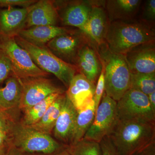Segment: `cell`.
<instances>
[{
  "mask_svg": "<svg viewBox=\"0 0 155 155\" xmlns=\"http://www.w3.org/2000/svg\"><path fill=\"white\" fill-rule=\"evenodd\" d=\"M109 137L119 155H132L155 141V123L118 119Z\"/></svg>",
  "mask_w": 155,
  "mask_h": 155,
  "instance_id": "cell-1",
  "label": "cell"
},
{
  "mask_svg": "<svg viewBox=\"0 0 155 155\" xmlns=\"http://www.w3.org/2000/svg\"><path fill=\"white\" fill-rule=\"evenodd\" d=\"M153 30L142 22L117 21L108 25L105 41L110 52L125 55L139 45L155 41Z\"/></svg>",
  "mask_w": 155,
  "mask_h": 155,
  "instance_id": "cell-2",
  "label": "cell"
},
{
  "mask_svg": "<svg viewBox=\"0 0 155 155\" xmlns=\"http://www.w3.org/2000/svg\"><path fill=\"white\" fill-rule=\"evenodd\" d=\"M11 147L20 153L54 155L66 149L51 135L16 121L11 131Z\"/></svg>",
  "mask_w": 155,
  "mask_h": 155,
  "instance_id": "cell-3",
  "label": "cell"
},
{
  "mask_svg": "<svg viewBox=\"0 0 155 155\" xmlns=\"http://www.w3.org/2000/svg\"><path fill=\"white\" fill-rule=\"evenodd\" d=\"M18 45L26 50L37 66L48 73H51L68 88L78 69L75 65L58 58L48 49L28 42L19 36L15 37Z\"/></svg>",
  "mask_w": 155,
  "mask_h": 155,
  "instance_id": "cell-4",
  "label": "cell"
},
{
  "mask_svg": "<svg viewBox=\"0 0 155 155\" xmlns=\"http://www.w3.org/2000/svg\"><path fill=\"white\" fill-rule=\"evenodd\" d=\"M103 59L105 66V93L116 102L130 88L131 72L124 55L110 52Z\"/></svg>",
  "mask_w": 155,
  "mask_h": 155,
  "instance_id": "cell-5",
  "label": "cell"
},
{
  "mask_svg": "<svg viewBox=\"0 0 155 155\" xmlns=\"http://www.w3.org/2000/svg\"><path fill=\"white\" fill-rule=\"evenodd\" d=\"M0 49L11 62V75L17 78L46 77L48 75L36 66L28 52L17 44L15 37L0 35Z\"/></svg>",
  "mask_w": 155,
  "mask_h": 155,
  "instance_id": "cell-6",
  "label": "cell"
},
{
  "mask_svg": "<svg viewBox=\"0 0 155 155\" xmlns=\"http://www.w3.org/2000/svg\"><path fill=\"white\" fill-rule=\"evenodd\" d=\"M119 120L137 119L155 123L153 111L148 97L141 92L130 88L117 102Z\"/></svg>",
  "mask_w": 155,
  "mask_h": 155,
  "instance_id": "cell-7",
  "label": "cell"
},
{
  "mask_svg": "<svg viewBox=\"0 0 155 155\" xmlns=\"http://www.w3.org/2000/svg\"><path fill=\"white\" fill-rule=\"evenodd\" d=\"M118 121L117 102L104 93L94 120L83 139L100 143L109 136Z\"/></svg>",
  "mask_w": 155,
  "mask_h": 155,
  "instance_id": "cell-8",
  "label": "cell"
},
{
  "mask_svg": "<svg viewBox=\"0 0 155 155\" xmlns=\"http://www.w3.org/2000/svg\"><path fill=\"white\" fill-rule=\"evenodd\" d=\"M20 80L22 94L19 109L23 112L53 94L65 92L46 77L30 78Z\"/></svg>",
  "mask_w": 155,
  "mask_h": 155,
  "instance_id": "cell-9",
  "label": "cell"
},
{
  "mask_svg": "<svg viewBox=\"0 0 155 155\" xmlns=\"http://www.w3.org/2000/svg\"><path fill=\"white\" fill-rule=\"evenodd\" d=\"M87 35L69 32L56 37L47 43L49 50L58 58L69 64L76 65L81 49L88 43Z\"/></svg>",
  "mask_w": 155,
  "mask_h": 155,
  "instance_id": "cell-10",
  "label": "cell"
},
{
  "mask_svg": "<svg viewBox=\"0 0 155 155\" xmlns=\"http://www.w3.org/2000/svg\"><path fill=\"white\" fill-rule=\"evenodd\" d=\"M124 56L131 73L155 72V41L135 47Z\"/></svg>",
  "mask_w": 155,
  "mask_h": 155,
  "instance_id": "cell-11",
  "label": "cell"
},
{
  "mask_svg": "<svg viewBox=\"0 0 155 155\" xmlns=\"http://www.w3.org/2000/svg\"><path fill=\"white\" fill-rule=\"evenodd\" d=\"M77 114V110L66 94L60 115L53 131L55 138L62 144L67 146L71 143Z\"/></svg>",
  "mask_w": 155,
  "mask_h": 155,
  "instance_id": "cell-12",
  "label": "cell"
},
{
  "mask_svg": "<svg viewBox=\"0 0 155 155\" xmlns=\"http://www.w3.org/2000/svg\"><path fill=\"white\" fill-rule=\"evenodd\" d=\"M29 10V7L0 10V35L14 37L18 35L25 28Z\"/></svg>",
  "mask_w": 155,
  "mask_h": 155,
  "instance_id": "cell-13",
  "label": "cell"
},
{
  "mask_svg": "<svg viewBox=\"0 0 155 155\" xmlns=\"http://www.w3.org/2000/svg\"><path fill=\"white\" fill-rule=\"evenodd\" d=\"M96 84L81 73H77L66 92L68 98L78 110L94 98Z\"/></svg>",
  "mask_w": 155,
  "mask_h": 155,
  "instance_id": "cell-14",
  "label": "cell"
},
{
  "mask_svg": "<svg viewBox=\"0 0 155 155\" xmlns=\"http://www.w3.org/2000/svg\"><path fill=\"white\" fill-rule=\"evenodd\" d=\"M58 19V12L52 2L46 0L38 1L29 7L25 27L56 25Z\"/></svg>",
  "mask_w": 155,
  "mask_h": 155,
  "instance_id": "cell-15",
  "label": "cell"
},
{
  "mask_svg": "<svg viewBox=\"0 0 155 155\" xmlns=\"http://www.w3.org/2000/svg\"><path fill=\"white\" fill-rule=\"evenodd\" d=\"M107 19L104 10L97 5L92 8L88 20L80 31L98 45L105 41L108 28Z\"/></svg>",
  "mask_w": 155,
  "mask_h": 155,
  "instance_id": "cell-16",
  "label": "cell"
},
{
  "mask_svg": "<svg viewBox=\"0 0 155 155\" xmlns=\"http://www.w3.org/2000/svg\"><path fill=\"white\" fill-rule=\"evenodd\" d=\"M75 66L80 73L95 84L101 70V64L95 51L88 43L79 51Z\"/></svg>",
  "mask_w": 155,
  "mask_h": 155,
  "instance_id": "cell-17",
  "label": "cell"
},
{
  "mask_svg": "<svg viewBox=\"0 0 155 155\" xmlns=\"http://www.w3.org/2000/svg\"><path fill=\"white\" fill-rule=\"evenodd\" d=\"M69 32L67 28L56 25L38 26L25 28L17 36L38 47H44L56 37Z\"/></svg>",
  "mask_w": 155,
  "mask_h": 155,
  "instance_id": "cell-18",
  "label": "cell"
},
{
  "mask_svg": "<svg viewBox=\"0 0 155 155\" xmlns=\"http://www.w3.org/2000/svg\"><path fill=\"white\" fill-rule=\"evenodd\" d=\"M22 94L20 79L11 75L5 81V85L0 87V107L4 111L19 109Z\"/></svg>",
  "mask_w": 155,
  "mask_h": 155,
  "instance_id": "cell-19",
  "label": "cell"
},
{
  "mask_svg": "<svg viewBox=\"0 0 155 155\" xmlns=\"http://www.w3.org/2000/svg\"><path fill=\"white\" fill-rule=\"evenodd\" d=\"M93 6L90 2H81L70 5L62 16L63 24L77 27L81 30L87 22Z\"/></svg>",
  "mask_w": 155,
  "mask_h": 155,
  "instance_id": "cell-20",
  "label": "cell"
},
{
  "mask_svg": "<svg viewBox=\"0 0 155 155\" xmlns=\"http://www.w3.org/2000/svg\"><path fill=\"white\" fill-rule=\"evenodd\" d=\"M77 110L75 127L70 144L83 139L92 124L96 112L94 98Z\"/></svg>",
  "mask_w": 155,
  "mask_h": 155,
  "instance_id": "cell-21",
  "label": "cell"
},
{
  "mask_svg": "<svg viewBox=\"0 0 155 155\" xmlns=\"http://www.w3.org/2000/svg\"><path fill=\"white\" fill-rule=\"evenodd\" d=\"M65 95L66 92L60 95L48 108L39 121L30 127L42 133L51 135L60 115Z\"/></svg>",
  "mask_w": 155,
  "mask_h": 155,
  "instance_id": "cell-22",
  "label": "cell"
},
{
  "mask_svg": "<svg viewBox=\"0 0 155 155\" xmlns=\"http://www.w3.org/2000/svg\"><path fill=\"white\" fill-rule=\"evenodd\" d=\"M139 0H116L108 2L107 9L110 19H122L133 16L141 3Z\"/></svg>",
  "mask_w": 155,
  "mask_h": 155,
  "instance_id": "cell-23",
  "label": "cell"
},
{
  "mask_svg": "<svg viewBox=\"0 0 155 155\" xmlns=\"http://www.w3.org/2000/svg\"><path fill=\"white\" fill-rule=\"evenodd\" d=\"M64 93L53 94L41 101L24 111V115L21 123L26 126H32L39 121L49 106Z\"/></svg>",
  "mask_w": 155,
  "mask_h": 155,
  "instance_id": "cell-24",
  "label": "cell"
},
{
  "mask_svg": "<svg viewBox=\"0 0 155 155\" xmlns=\"http://www.w3.org/2000/svg\"><path fill=\"white\" fill-rule=\"evenodd\" d=\"M130 88L137 90L147 96L155 92V72L131 73Z\"/></svg>",
  "mask_w": 155,
  "mask_h": 155,
  "instance_id": "cell-25",
  "label": "cell"
},
{
  "mask_svg": "<svg viewBox=\"0 0 155 155\" xmlns=\"http://www.w3.org/2000/svg\"><path fill=\"white\" fill-rule=\"evenodd\" d=\"M66 149L71 155H102L99 143L84 139L67 145Z\"/></svg>",
  "mask_w": 155,
  "mask_h": 155,
  "instance_id": "cell-26",
  "label": "cell"
},
{
  "mask_svg": "<svg viewBox=\"0 0 155 155\" xmlns=\"http://www.w3.org/2000/svg\"><path fill=\"white\" fill-rule=\"evenodd\" d=\"M100 61L101 64V70L98 78L97 84L96 85L95 91L94 96L95 111L99 105L105 92L104 63L102 58H100Z\"/></svg>",
  "mask_w": 155,
  "mask_h": 155,
  "instance_id": "cell-27",
  "label": "cell"
},
{
  "mask_svg": "<svg viewBox=\"0 0 155 155\" xmlns=\"http://www.w3.org/2000/svg\"><path fill=\"white\" fill-rule=\"evenodd\" d=\"M12 66L8 58L0 49V84L12 74Z\"/></svg>",
  "mask_w": 155,
  "mask_h": 155,
  "instance_id": "cell-28",
  "label": "cell"
},
{
  "mask_svg": "<svg viewBox=\"0 0 155 155\" xmlns=\"http://www.w3.org/2000/svg\"><path fill=\"white\" fill-rule=\"evenodd\" d=\"M16 121L11 114V111H2L0 112V131L11 132Z\"/></svg>",
  "mask_w": 155,
  "mask_h": 155,
  "instance_id": "cell-29",
  "label": "cell"
},
{
  "mask_svg": "<svg viewBox=\"0 0 155 155\" xmlns=\"http://www.w3.org/2000/svg\"><path fill=\"white\" fill-rule=\"evenodd\" d=\"M34 0H0V8H14V6H20L27 8L36 3Z\"/></svg>",
  "mask_w": 155,
  "mask_h": 155,
  "instance_id": "cell-30",
  "label": "cell"
},
{
  "mask_svg": "<svg viewBox=\"0 0 155 155\" xmlns=\"http://www.w3.org/2000/svg\"><path fill=\"white\" fill-rule=\"evenodd\" d=\"M100 143L102 155H120L109 136L104 137Z\"/></svg>",
  "mask_w": 155,
  "mask_h": 155,
  "instance_id": "cell-31",
  "label": "cell"
},
{
  "mask_svg": "<svg viewBox=\"0 0 155 155\" xmlns=\"http://www.w3.org/2000/svg\"><path fill=\"white\" fill-rule=\"evenodd\" d=\"M11 145V132L0 131V152L6 154Z\"/></svg>",
  "mask_w": 155,
  "mask_h": 155,
  "instance_id": "cell-32",
  "label": "cell"
},
{
  "mask_svg": "<svg viewBox=\"0 0 155 155\" xmlns=\"http://www.w3.org/2000/svg\"><path fill=\"white\" fill-rule=\"evenodd\" d=\"M144 16L147 19L153 20L155 17V1L149 0L145 6Z\"/></svg>",
  "mask_w": 155,
  "mask_h": 155,
  "instance_id": "cell-33",
  "label": "cell"
},
{
  "mask_svg": "<svg viewBox=\"0 0 155 155\" xmlns=\"http://www.w3.org/2000/svg\"><path fill=\"white\" fill-rule=\"evenodd\" d=\"M132 155H155V141L153 142Z\"/></svg>",
  "mask_w": 155,
  "mask_h": 155,
  "instance_id": "cell-34",
  "label": "cell"
},
{
  "mask_svg": "<svg viewBox=\"0 0 155 155\" xmlns=\"http://www.w3.org/2000/svg\"><path fill=\"white\" fill-rule=\"evenodd\" d=\"M148 97L152 109L155 113V92L148 95Z\"/></svg>",
  "mask_w": 155,
  "mask_h": 155,
  "instance_id": "cell-35",
  "label": "cell"
},
{
  "mask_svg": "<svg viewBox=\"0 0 155 155\" xmlns=\"http://www.w3.org/2000/svg\"><path fill=\"white\" fill-rule=\"evenodd\" d=\"M21 154L16 150L14 148L11 147L5 155H20Z\"/></svg>",
  "mask_w": 155,
  "mask_h": 155,
  "instance_id": "cell-36",
  "label": "cell"
},
{
  "mask_svg": "<svg viewBox=\"0 0 155 155\" xmlns=\"http://www.w3.org/2000/svg\"><path fill=\"white\" fill-rule=\"evenodd\" d=\"M54 155H71L68 152V151L67 150V149H65L61 151L60 152Z\"/></svg>",
  "mask_w": 155,
  "mask_h": 155,
  "instance_id": "cell-37",
  "label": "cell"
},
{
  "mask_svg": "<svg viewBox=\"0 0 155 155\" xmlns=\"http://www.w3.org/2000/svg\"><path fill=\"white\" fill-rule=\"evenodd\" d=\"M21 154V153H20ZM20 155H41V154H21Z\"/></svg>",
  "mask_w": 155,
  "mask_h": 155,
  "instance_id": "cell-38",
  "label": "cell"
},
{
  "mask_svg": "<svg viewBox=\"0 0 155 155\" xmlns=\"http://www.w3.org/2000/svg\"><path fill=\"white\" fill-rule=\"evenodd\" d=\"M5 154L3 153L0 152V155H5Z\"/></svg>",
  "mask_w": 155,
  "mask_h": 155,
  "instance_id": "cell-39",
  "label": "cell"
},
{
  "mask_svg": "<svg viewBox=\"0 0 155 155\" xmlns=\"http://www.w3.org/2000/svg\"><path fill=\"white\" fill-rule=\"evenodd\" d=\"M2 111H3V110L0 107V112H2Z\"/></svg>",
  "mask_w": 155,
  "mask_h": 155,
  "instance_id": "cell-40",
  "label": "cell"
}]
</instances>
